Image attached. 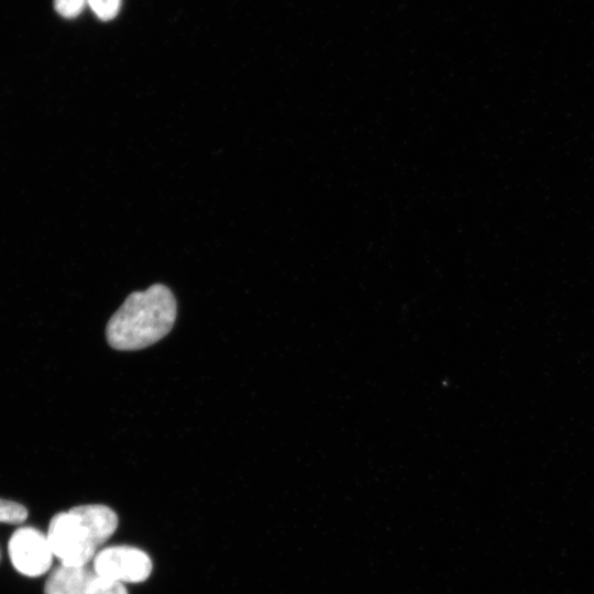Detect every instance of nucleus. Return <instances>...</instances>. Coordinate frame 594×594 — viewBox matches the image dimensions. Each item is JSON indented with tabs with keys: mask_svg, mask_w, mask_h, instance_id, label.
Instances as JSON below:
<instances>
[{
	"mask_svg": "<svg viewBox=\"0 0 594 594\" xmlns=\"http://www.w3.org/2000/svg\"><path fill=\"white\" fill-rule=\"evenodd\" d=\"M177 314L173 293L162 284L130 294L106 328L108 343L116 350L146 348L165 337Z\"/></svg>",
	"mask_w": 594,
	"mask_h": 594,
	"instance_id": "nucleus-1",
	"label": "nucleus"
},
{
	"mask_svg": "<svg viewBox=\"0 0 594 594\" xmlns=\"http://www.w3.org/2000/svg\"><path fill=\"white\" fill-rule=\"evenodd\" d=\"M118 516L106 505H79L54 515L47 540L62 565L81 566L94 560L98 549L113 535Z\"/></svg>",
	"mask_w": 594,
	"mask_h": 594,
	"instance_id": "nucleus-2",
	"label": "nucleus"
},
{
	"mask_svg": "<svg viewBox=\"0 0 594 594\" xmlns=\"http://www.w3.org/2000/svg\"><path fill=\"white\" fill-rule=\"evenodd\" d=\"M94 570L101 576L118 583H141L152 572V561L143 550L127 546H111L97 552Z\"/></svg>",
	"mask_w": 594,
	"mask_h": 594,
	"instance_id": "nucleus-3",
	"label": "nucleus"
},
{
	"mask_svg": "<svg viewBox=\"0 0 594 594\" xmlns=\"http://www.w3.org/2000/svg\"><path fill=\"white\" fill-rule=\"evenodd\" d=\"M44 594H128L122 583L99 575L88 565H59L48 575Z\"/></svg>",
	"mask_w": 594,
	"mask_h": 594,
	"instance_id": "nucleus-4",
	"label": "nucleus"
},
{
	"mask_svg": "<svg viewBox=\"0 0 594 594\" xmlns=\"http://www.w3.org/2000/svg\"><path fill=\"white\" fill-rule=\"evenodd\" d=\"M8 552L15 570L26 576H40L52 565L47 537L33 527L16 529L9 540Z\"/></svg>",
	"mask_w": 594,
	"mask_h": 594,
	"instance_id": "nucleus-5",
	"label": "nucleus"
},
{
	"mask_svg": "<svg viewBox=\"0 0 594 594\" xmlns=\"http://www.w3.org/2000/svg\"><path fill=\"white\" fill-rule=\"evenodd\" d=\"M26 517L28 510L23 505L0 498V522L21 524Z\"/></svg>",
	"mask_w": 594,
	"mask_h": 594,
	"instance_id": "nucleus-6",
	"label": "nucleus"
},
{
	"mask_svg": "<svg viewBox=\"0 0 594 594\" xmlns=\"http://www.w3.org/2000/svg\"><path fill=\"white\" fill-rule=\"evenodd\" d=\"M87 3L101 21H110L117 16L121 0H87Z\"/></svg>",
	"mask_w": 594,
	"mask_h": 594,
	"instance_id": "nucleus-7",
	"label": "nucleus"
},
{
	"mask_svg": "<svg viewBox=\"0 0 594 594\" xmlns=\"http://www.w3.org/2000/svg\"><path fill=\"white\" fill-rule=\"evenodd\" d=\"M86 3L87 0H54L57 13L67 19L77 16Z\"/></svg>",
	"mask_w": 594,
	"mask_h": 594,
	"instance_id": "nucleus-8",
	"label": "nucleus"
}]
</instances>
